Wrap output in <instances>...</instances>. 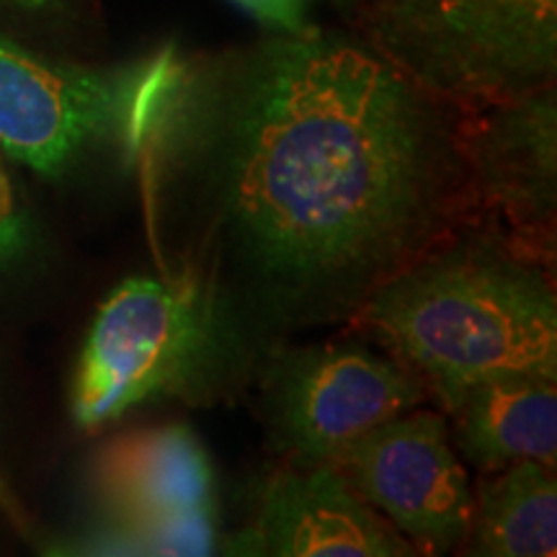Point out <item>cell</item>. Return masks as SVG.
I'll return each mask as SVG.
<instances>
[{
    "label": "cell",
    "mask_w": 557,
    "mask_h": 557,
    "mask_svg": "<svg viewBox=\"0 0 557 557\" xmlns=\"http://www.w3.org/2000/svg\"><path fill=\"white\" fill-rule=\"evenodd\" d=\"M325 3H329L336 13H341L346 21H354L369 3H372V0H325Z\"/></svg>",
    "instance_id": "16"
},
{
    "label": "cell",
    "mask_w": 557,
    "mask_h": 557,
    "mask_svg": "<svg viewBox=\"0 0 557 557\" xmlns=\"http://www.w3.org/2000/svg\"><path fill=\"white\" fill-rule=\"evenodd\" d=\"M227 547L233 555L263 557L416 555L333 465H278L261 487L253 521Z\"/></svg>",
    "instance_id": "10"
},
{
    "label": "cell",
    "mask_w": 557,
    "mask_h": 557,
    "mask_svg": "<svg viewBox=\"0 0 557 557\" xmlns=\"http://www.w3.org/2000/svg\"><path fill=\"white\" fill-rule=\"evenodd\" d=\"M459 145L478 227L517 253L555 269L557 256V88L462 111Z\"/></svg>",
    "instance_id": "9"
},
{
    "label": "cell",
    "mask_w": 557,
    "mask_h": 557,
    "mask_svg": "<svg viewBox=\"0 0 557 557\" xmlns=\"http://www.w3.org/2000/svg\"><path fill=\"white\" fill-rule=\"evenodd\" d=\"M357 37L457 111H478L557 81V0H372Z\"/></svg>",
    "instance_id": "3"
},
{
    "label": "cell",
    "mask_w": 557,
    "mask_h": 557,
    "mask_svg": "<svg viewBox=\"0 0 557 557\" xmlns=\"http://www.w3.org/2000/svg\"><path fill=\"white\" fill-rule=\"evenodd\" d=\"M269 449L282 465H331L357 438L429 403L426 387L364 338L282 344L248 369Z\"/></svg>",
    "instance_id": "6"
},
{
    "label": "cell",
    "mask_w": 557,
    "mask_h": 557,
    "mask_svg": "<svg viewBox=\"0 0 557 557\" xmlns=\"http://www.w3.org/2000/svg\"><path fill=\"white\" fill-rule=\"evenodd\" d=\"M436 408L457 455L475 472L517 462L557 468V374H491L451 389Z\"/></svg>",
    "instance_id": "11"
},
{
    "label": "cell",
    "mask_w": 557,
    "mask_h": 557,
    "mask_svg": "<svg viewBox=\"0 0 557 557\" xmlns=\"http://www.w3.org/2000/svg\"><path fill=\"white\" fill-rule=\"evenodd\" d=\"M103 517L99 553H218L214 472L189 426L165 423L111 438L94 462Z\"/></svg>",
    "instance_id": "7"
},
{
    "label": "cell",
    "mask_w": 557,
    "mask_h": 557,
    "mask_svg": "<svg viewBox=\"0 0 557 557\" xmlns=\"http://www.w3.org/2000/svg\"><path fill=\"white\" fill-rule=\"evenodd\" d=\"M331 465L416 555H449L462 545L472 480L438 408L418 406L389 418Z\"/></svg>",
    "instance_id": "8"
},
{
    "label": "cell",
    "mask_w": 557,
    "mask_h": 557,
    "mask_svg": "<svg viewBox=\"0 0 557 557\" xmlns=\"http://www.w3.org/2000/svg\"><path fill=\"white\" fill-rule=\"evenodd\" d=\"M225 382L235 380L205 289L186 271L160 267L103 299L70 410L83 431H101L158 400H207Z\"/></svg>",
    "instance_id": "4"
},
{
    "label": "cell",
    "mask_w": 557,
    "mask_h": 557,
    "mask_svg": "<svg viewBox=\"0 0 557 557\" xmlns=\"http://www.w3.org/2000/svg\"><path fill=\"white\" fill-rule=\"evenodd\" d=\"M346 325L406 367L431 403L491 374H557L555 269L483 227L418 256Z\"/></svg>",
    "instance_id": "2"
},
{
    "label": "cell",
    "mask_w": 557,
    "mask_h": 557,
    "mask_svg": "<svg viewBox=\"0 0 557 557\" xmlns=\"http://www.w3.org/2000/svg\"><path fill=\"white\" fill-rule=\"evenodd\" d=\"M178 47L111 67L54 62L0 34V150L60 178L96 150L139 165L181 62Z\"/></svg>",
    "instance_id": "5"
},
{
    "label": "cell",
    "mask_w": 557,
    "mask_h": 557,
    "mask_svg": "<svg viewBox=\"0 0 557 557\" xmlns=\"http://www.w3.org/2000/svg\"><path fill=\"white\" fill-rule=\"evenodd\" d=\"M256 18L269 34H299L310 29V0H230Z\"/></svg>",
    "instance_id": "13"
},
{
    "label": "cell",
    "mask_w": 557,
    "mask_h": 557,
    "mask_svg": "<svg viewBox=\"0 0 557 557\" xmlns=\"http://www.w3.org/2000/svg\"><path fill=\"white\" fill-rule=\"evenodd\" d=\"M459 120L315 24L181 54L137 169L160 267L201 284L233 380L480 225Z\"/></svg>",
    "instance_id": "1"
},
{
    "label": "cell",
    "mask_w": 557,
    "mask_h": 557,
    "mask_svg": "<svg viewBox=\"0 0 557 557\" xmlns=\"http://www.w3.org/2000/svg\"><path fill=\"white\" fill-rule=\"evenodd\" d=\"M26 240H29V233H26L24 212H21L16 191H13L9 173L0 160V267L21 256Z\"/></svg>",
    "instance_id": "14"
},
{
    "label": "cell",
    "mask_w": 557,
    "mask_h": 557,
    "mask_svg": "<svg viewBox=\"0 0 557 557\" xmlns=\"http://www.w3.org/2000/svg\"><path fill=\"white\" fill-rule=\"evenodd\" d=\"M457 553L478 557H553L557 553V478L542 462L478 472L470 524Z\"/></svg>",
    "instance_id": "12"
},
{
    "label": "cell",
    "mask_w": 557,
    "mask_h": 557,
    "mask_svg": "<svg viewBox=\"0 0 557 557\" xmlns=\"http://www.w3.org/2000/svg\"><path fill=\"white\" fill-rule=\"evenodd\" d=\"M0 3L21 13H32V16H58L67 11V0H0Z\"/></svg>",
    "instance_id": "15"
}]
</instances>
